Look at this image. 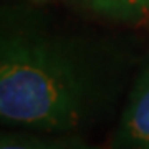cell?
<instances>
[{
  "instance_id": "obj_4",
  "label": "cell",
  "mask_w": 149,
  "mask_h": 149,
  "mask_svg": "<svg viewBox=\"0 0 149 149\" xmlns=\"http://www.w3.org/2000/svg\"><path fill=\"white\" fill-rule=\"evenodd\" d=\"M101 17L123 23H136L149 15V0H78Z\"/></svg>"
},
{
  "instance_id": "obj_3",
  "label": "cell",
  "mask_w": 149,
  "mask_h": 149,
  "mask_svg": "<svg viewBox=\"0 0 149 149\" xmlns=\"http://www.w3.org/2000/svg\"><path fill=\"white\" fill-rule=\"evenodd\" d=\"M0 149H101L74 133H3Z\"/></svg>"
},
{
  "instance_id": "obj_1",
  "label": "cell",
  "mask_w": 149,
  "mask_h": 149,
  "mask_svg": "<svg viewBox=\"0 0 149 149\" xmlns=\"http://www.w3.org/2000/svg\"><path fill=\"white\" fill-rule=\"evenodd\" d=\"M103 81L88 53L37 32H3L0 118L42 133H76L100 109Z\"/></svg>"
},
{
  "instance_id": "obj_5",
  "label": "cell",
  "mask_w": 149,
  "mask_h": 149,
  "mask_svg": "<svg viewBox=\"0 0 149 149\" xmlns=\"http://www.w3.org/2000/svg\"><path fill=\"white\" fill-rule=\"evenodd\" d=\"M35 2H43V0H35Z\"/></svg>"
},
{
  "instance_id": "obj_2",
  "label": "cell",
  "mask_w": 149,
  "mask_h": 149,
  "mask_svg": "<svg viewBox=\"0 0 149 149\" xmlns=\"http://www.w3.org/2000/svg\"><path fill=\"white\" fill-rule=\"evenodd\" d=\"M118 149H149V58L134 81L116 131Z\"/></svg>"
}]
</instances>
